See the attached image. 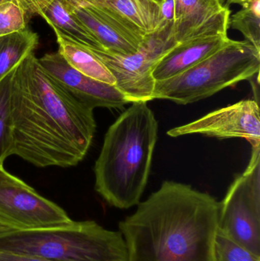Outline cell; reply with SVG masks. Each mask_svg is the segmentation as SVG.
I'll return each mask as SVG.
<instances>
[{"mask_svg":"<svg viewBox=\"0 0 260 261\" xmlns=\"http://www.w3.org/2000/svg\"><path fill=\"white\" fill-rule=\"evenodd\" d=\"M28 19L40 15L53 29L86 47L101 48L88 29L78 21L69 9L67 0H21Z\"/></svg>","mask_w":260,"mask_h":261,"instance_id":"cell-14","label":"cell"},{"mask_svg":"<svg viewBox=\"0 0 260 261\" xmlns=\"http://www.w3.org/2000/svg\"><path fill=\"white\" fill-rule=\"evenodd\" d=\"M158 122L148 102H131L109 127L95 164L96 192L111 206L140 202L148 184Z\"/></svg>","mask_w":260,"mask_h":261,"instance_id":"cell-3","label":"cell"},{"mask_svg":"<svg viewBox=\"0 0 260 261\" xmlns=\"http://www.w3.org/2000/svg\"><path fill=\"white\" fill-rule=\"evenodd\" d=\"M0 261H53L28 255V254H17V253L9 252V251H0Z\"/></svg>","mask_w":260,"mask_h":261,"instance_id":"cell-22","label":"cell"},{"mask_svg":"<svg viewBox=\"0 0 260 261\" xmlns=\"http://www.w3.org/2000/svg\"><path fill=\"white\" fill-rule=\"evenodd\" d=\"M230 39L227 35H217L179 43L159 61L153 71V79L160 82L181 74L213 55Z\"/></svg>","mask_w":260,"mask_h":261,"instance_id":"cell-13","label":"cell"},{"mask_svg":"<svg viewBox=\"0 0 260 261\" xmlns=\"http://www.w3.org/2000/svg\"><path fill=\"white\" fill-rule=\"evenodd\" d=\"M5 1V0H0V3H2V2Z\"/></svg>","mask_w":260,"mask_h":261,"instance_id":"cell-27","label":"cell"},{"mask_svg":"<svg viewBox=\"0 0 260 261\" xmlns=\"http://www.w3.org/2000/svg\"><path fill=\"white\" fill-rule=\"evenodd\" d=\"M93 109L72 96L31 53L12 73L13 155L38 167H70L83 160L96 130Z\"/></svg>","mask_w":260,"mask_h":261,"instance_id":"cell-1","label":"cell"},{"mask_svg":"<svg viewBox=\"0 0 260 261\" xmlns=\"http://www.w3.org/2000/svg\"><path fill=\"white\" fill-rule=\"evenodd\" d=\"M171 34L178 43L210 35H227L230 10L217 0H174Z\"/></svg>","mask_w":260,"mask_h":261,"instance_id":"cell-12","label":"cell"},{"mask_svg":"<svg viewBox=\"0 0 260 261\" xmlns=\"http://www.w3.org/2000/svg\"><path fill=\"white\" fill-rule=\"evenodd\" d=\"M0 222L16 231H27L69 226L74 221L0 164Z\"/></svg>","mask_w":260,"mask_h":261,"instance_id":"cell-8","label":"cell"},{"mask_svg":"<svg viewBox=\"0 0 260 261\" xmlns=\"http://www.w3.org/2000/svg\"><path fill=\"white\" fill-rule=\"evenodd\" d=\"M0 251L53 261H127L128 257L122 233L105 229L94 221L12 231L0 236Z\"/></svg>","mask_w":260,"mask_h":261,"instance_id":"cell-4","label":"cell"},{"mask_svg":"<svg viewBox=\"0 0 260 261\" xmlns=\"http://www.w3.org/2000/svg\"><path fill=\"white\" fill-rule=\"evenodd\" d=\"M219 210L209 193L164 181L119 222L127 261H215Z\"/></svg>","mask_w":260,"mask_h":261,"instance_id":"cell-2","label":"cell"},{"mask_svg":"<svg viewBox=\"0 0 260 261\" xmlns=\"http://www.w3.org/2000/svg\"><path fill=\"white\" fill-rule=\"evenodd\" d=\"M73 3H102L104 0H67Z\"/></svg>","mask_w":260,"mask_h":261,"instance_id":"cell-25","label":"cell"},{"mask_svg":"<svg viewBox=\"0 0 260 261\" xmlns=\"http://www.w3.org/2000/svg\"><path fill=\"white\" fill-rule=\"evenodd\" d=\"M217 1L219 2L222 6H225L226 1H227V0H217Z\"/></svg>","mask_w":260,"mask_h":261,"instance_id":"cell-26","label":"cell"},{"mask_svg":"<svg viewBox=\"0 0 260 261\" xmlns=\"http://www.w3.org/2000/svg\"><path fill=\"white\" fill-rule=\"evenodd\" d=\"M172 25V22L164 21L157 32L147 37L136 53L128 56L87 47L111 72L115 87L131 103L153 100L155 85L153 71L159 61L179 44L171 34Z\"/></svg>","mask_w":260,"mask_h":261,"instance_id":"cell-7","label":"cell"},{"mask_svg":"<svg viewBox=\"0 0 260 261\" xmlns=\"http://www.w3.org/2000/svg\"><path fill=\"white\" fill-rule=\"evenodd\" d=\"M229 28L242 33L245 41L260 50V0H251L232 15Z\"/></svg>","mask_w":260,"mask_h":261,"instance_id":"cell-19","label":"cell"},{"mask_svg":"<svg viewBox=\"0 0 260 261\" xmlns=\"http://www.w3.org/2000/svg\"><path fill=\"white\" fill-rule=\"evenodd\" d=\"M215 261H260V257L220 232L218 230L214 247Z\"/></svg>","mask_w":260,"mask_h":261,"instance_id":"cell-21","label":"cell"},{"mask_svg":"<svg viewBox=\"0 0 260 261\" xmlns=\"http://www.w3.org/2000/svg\"><path fill=\"white\" fill-rule=\"evenodd\" d=\"M13 70L0 81V164H3L8 156L13 155L14 151L11 117V86Z\"/></svg>","mask_w":260,"mask_h":261,"instance_id":"cell-18","label":"cell"},{"mask_svg":"<svg viewBox=\"0 0 260 261\" xmlns=\"http://www.w3.org/2000/svg\"><path fill=\"white\" fill-rule=\"evenodd\" d=\"M260 50L247 41L228 42L192 68L166 81L156 82L154 99L187 105L213 96L259 75Z\"/></svg>","mask_w":260,"mask_h":261,"instance_id":"cell-5","label":"cell"},{"mask_svg":"<svg viewBox=\"0 0 260 261\" xmlns=\"http://www.w3.org/2000/svg\"><path fill=\"white\" fill-rule=\"evenodd\" d=\"M192 134L218 139L244 138L252 147L260 145L259 102L255 99L240 101L167 132L172 138Z\"/></svg>","mask_w":260,"mask_h":261,"instance_id":"cell-9","label":"cell"},{"mask_svg":"<svg viewBox=\"0 0 260 261\" xmlns=\"http://www.w3.org/2000/svg\"><path fill=\"white\" fill-rule=\"evenodd\" d=\"M15 231H16V230L14 229L12 227L9 226V225L0 222V236H4V234Z\"/></svg>","mask_w":260,"mask_h":261,"instance_id":"cell-23","label":"cell"},{"mask_svg":"<svg viewBox=\"0 0 260 261\" xmlns=\"http://www.w3.org/2000/svg\"><path fill=\"white\" fill-rule=\"evenodd\" d=\"M251 0H227L226 1L225 6H229V5L232 4H238L240 6H245L246 5L248 4Z\"/></svg>","mask_w":260,"mask_h":261,"instance_id":"cell-24","label":"cell"},{"mask_svg":"<svg viewBox=\"0 0 260 261\" xmlns=\"http://www.w3.org/2000/svg\"><path fill=\"white\" fill-rule=\"evenodd\" d=\"M43 69L76 99L90 108L120 109L131 103L115 85L100 82L73 68L59 52L38 58Z\"/></svg>","mask_w":260,"mask_h":261,"instance_id":"cell-11","label":"cell"},{"mask_svg":"<svg viewBox=\"0 0 260 261\" xmlns=\"http://www.w3.org/2000/svg\"><path fill=\"white\" fill-rule=\"evenodd\" d=\"M220 202L218 231L260 257V145Z\"/></svg>","mask_w":260,"mask_h":261,"instance_id":"cell-6","label":"cell"},{"mask_svg":"<svg viewBox=\"0 0 260 261\" xmlns=\"http://www.w3.org/2000/svg\"><path fill=\"white\" fill-rule=\"evenodd\" d=\"M28 21L21 0H5L0 3V37L25 30Z\"/></svg>","mask_w":260,"mask_h":261,"instance_id":"cell-20","label":"cell"},{"mask_svg":"<svg viewBox=\"0 0 260 261\" xmlns=\"http://www.w3.org/2000/svg\"><path fill=\"white\" fill-rule=\"evenodd\" d=\"M67 3L73 16L88 29L102 50L108 53L133 55L148 37L100 3H73L67 0Z\"/></svg>","mask_w":260,"mask_h":261,"instance_id":"cell-10","label":"cell"},{"mask_svg":"<svg viewBox=\"0 0 260 261\" xmlns=\"http://www.w3.org/2000/svg\"><path fill=\"white\" fill-rule=\"evenodd\" d=\"M38 34L26 29L0 37V81L38 45Z\"/></svg>","mask_w":260,"mask_h":261,"instance_id":"cell-17","label":"cell"},{"mask_svg":"<svg viewBox=\"0 0 260 261\" xmlns=\"http://www.w3.org/2000/svg\"><path fill=\"white\" fill-rule=\"evenodd\" d=\"M56 37L58 52L73 68L85 76L110 85H115L111 72L91 50L68 38L57 29H53Z\"/></svg>","mask_w":260,"mask_h":261,"instance_id":"cell-16","label":"cell"},{"mask_svg":"<svg viewBox=\"0 0 260 261\" xmlns=\"http://www.w3.org/2000/svg\"><path fill=\"white\" fill-rule=\"evenodd\" d=\"M106 6L148 36L159 30L162 19L160 0H104Z\"/></svg>","mask_w":260,"mask_h":261,"instance_id":"cell-15","label":"cell"}]
</instances>
